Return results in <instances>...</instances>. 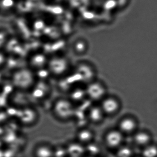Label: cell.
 <instances>
[{
	"label": "cell",
	"mask_w": 157,
	"mask_h": 157,
	"mask_svg": "<svg viewBox=\"0 0 157 157\" xmlns=\"http://www.w3.org/2000/svg\"><path fill=\"white\" fill-rule=\"evenodd\" d=\"M117 151L120 153H118L116 157H131L133 153L131 148L124 145Z\"/></svg>",
	"instance_id": "d6986e66"
},
{
	"label": "cell",
	"mask_w": 157,
	"mask_h": 157,
	"mask_svg": "<svg viewBox=\"0 0 157 157\" xmlns=\"http://www.w3.org/2000/svg\"><path fill=\"white\" fill-rule=\"evenodd\" d=\"M77 107H79L87 99L84 86L77 85L66 96Z\"/></svg>",
	"instance_id": "30bf717a"
},
{
	"label": "cell",
	"mask_w": 157,
	"mask_h": 157,
	"mask_svg": "<svg viewBox=\"0 0 157 157\" xmlns=\"http://www.w3.org/2000/svg\"><path fill=\"white\" fill-rule=\"evenodd\" d=\"M124 136L119 129L110 130L105 134L104 144L109 149L117 150L124 145Z\"/></svg>",
	"instance_id": "52a82bcc"
},
{
	"label": "cell",
	"mask_w": 157,
	"mask_h": 157,
	"mask_svg": "<svg viewBox=\"0 0 157 157\" xmlns=\"http://www.w3.org/2000/svg\"><path fill=\"white\" fill-rule=\"evenodd\" d=\"M142 157H157V145L152 143L142 149Z\"/></svg>",
	"instance_id": "ac0fdd59"
},
{
	"label": "cell",
	"mask_w": 157,
	"mask_h": 157,
	"mask_svg": "<svg viewBox=\"0 0 157 157\" xmlns=\"http://www.w3.org/2000/svg\"><path fill=\"white\" fill-rule=\"evenodd\" d=\"M87 99L97 101L102 99L105 93V90L100 83L93 81L85 86Z\"/></svg>",
	"instance_id": "9c48e42d"
},
{
	"label": "cell",
	"mask_w": 157,
	"mask_h": 157,
	"mask_svg": "<svg viewBox=\"0 0 157 157\" xmlns=\"http://www.w3.org/2000/svg\"><path fill=\"white\" fill-rule=\"evenodd\" d=\"M104 113L100 106H92L85 111L87 120L93 123H98L103 119Z\"/></svg>",
	"instance_id": "5bb4252c"
},
{
	"label": "cell",
	"mask_w": 157,
	"mask_h": 157,
	"mask_svg": "<svg viewBox=\"0 0 157 157\" xmlns=\"http://www.w3.org/2000/svg\"><path fill=\"white\" fill-rule=\"evenodd\" d=\"M132 136L134 144L142 149L153 143L152 135L146 131H137Z\"/></svg>",
	"instance_id": "8fae6325"
},
{
	"label": "cell",
	"mask_w": 157,
	"mask_h": 157,
	"mask_svg": "<svg viewBox=\"0 0 157 157\" xmlns=\"http://www.w3.org/2000/svg\"><path fill=\"white\" fill-rule=\"evenodd\" d=\"M94 136V132L86 127L79 128L77 132V142L84 146L93 143Z\"/></svg>",
	"instance_id": "4fadbf2b"
},
{
	"label": "cell",
	"mask_w": 157,
	"mask_h": 157,
	"mask_svg": "<svg viewBox=\"0 0 157 157\" xmlns=\"http://www.w3.org/2000/svg\"><path fill=\"white\" fill-rule=\"evenodd\" d=\"M100 108L104 113L112 114L118 110L119 108L118 101L113 98H108L103 100Z\"/></svg>",
	"instance_id": "e0dca14e"
},
{
	"label": "cell",
	"mask_w": 157,
	"mask_h": 157,
	"mask_svg": "<svg viewBox=\"0 0 157 157\" xmlns=\"http://www.w3.org/2000/svg\"><path fill=\"white\" fill-rule=\"evenodd\" d=\"M72 72L78 85L86 86L94 81L95 72L92 66L85 61H78L73 65Z\"/></svg>",
	"instance_id": "277c9868"
},
{
	"label": "cell",
	"mask_w": 157,
	"mask_h": 157,
	"mask_svg": "<svg viewBox=\"0 0 157 157\" xmlns=\"http://www.w3.org/2000/svg\"><path fill=\"white\" fill-rule=\"evenodd\" d=\"M88 49V44L85 40L83 38L77 39L73 42L72 50L76 56L80 57L84 55Z\"/></svg>",
	"instance_id": "9a60e30c"
},
{
	"label": "cell",
	"mask_w": 157,
	"mask_h": 157,
	"mask_svg": "<svg viewBox=\"0 0 157 157\" xmlns=\"http://www.w3.org/2000/svg\"><path fill=\"white\" fill-rule=\"evenodd\" d=\"M51 85L47 79L37 78L36 83L29 92L36 100L41 101L46 99L50 94Z\"/></svg>",
	"instance_id": "8992f818"
},
{
	"label": "cell",
	"mask_w": 157,
	"mask_h": 157,
	"mask_svg": "<svg viewBox=\"0 0 157 157\" xmlns=\"http://www.w3.org/2000/svg\"><path fill=\"white\" fill-rule=\"evenodd\" d=\"M13 0H0V9L2 11H7L13 7Z\"/></svg>",
	"instance_id": "44dd1931"
},
{
	"label": "cell",
	"mask_w": 157,
	"mask_h": 157,
	"mask_svg": "<svg viewBox=\"0 0 157 157\" xmlns=\"http://www.w3.org/2000/svg\"><path fill=\"white\" fill-rule=\"evenodd\" d=\"M53 116L57 121L66 122L74 120L77 107L65 96L57 98L51 106Z\"/></svg>",
	"instance_id": "3957f363"
},
{
	"label": "cell",
	"mask_w": 157,
	"mask_h": 157,
	"mask_svg": "<svg viewBox=\"0 0 157 157\" xmlns=\"http://www.w3.org/2000/svg\"><path fill=\"white\" fill-rule=\"evenodd\" d=\"M10 37L7 32L0 30V50H3Z\"/></svg>",
	"instance_id": "ffe728a7"
},
{
	"label": "cell",
	"mask_w": 157,
	"mask_h": 157,
	"mask_svg": "<svg viewBox=\"0 0 157 157\" xmlns=\"http://www.w3.org/2000/svg\"><path fill=\"white\" fill-rule=\"evenodd\" d=\"M118 129L124 136L133 135L137 131V123L132 118H124L120 121Z\"/></svg>",
	"instance_id": "7c38bea8"
},
{
	"label": "cell",
	"mask_w": 157,
	"mask_h": 157,
	"mask_svg": "<svg viewBox=\"0 0 157 157\" xmlns=\"http://www.w3.org/2000/svg\"><path fill=\"white\" fill-rule=\"evenodd\" d=\"M4 75L3 72L2 70H0V86L2 85L4 80Z\"/></svg>",
	"instance_id": "603a6c76"
},
{
	"label": "cell",
	"mask_w": 157,
	"mask_h": 157,
	"mask_svg": "<svg viewBox=\"0 0 157 157\" xmlns=\"http://www.w3.org/2000/svg\"><path fill=\"white\" fill-rule=\"evenodd\" d=\"M37 75L28 67H21L11 73L10 82L13 87L22 92H29L37 81Z\"/></svg>",
	"instance_id": "7a4b0ae2"
},
{
	"label": "cell",
	"mask_w": 157,
	"mask_h": 157,
	"mask_svg": "<svg viewBox=\"0 0 157 157\" xmlns=\"http://www.w3.org/2000/svg\"><path fill=\"white\" fill-rule=\"evenodd\" d=\"M73 65L70 58L64 53L49 56L46 71L49 76L57 79L72 71Z\"/></svg>",
	"instance_id": "6da1fadb"
},
{
	"label": "cell",
	"mask_w": 157,
	"mask_h": 157,
	"mask_svg": "<svg viewBox=\"0 0 157 157\" xmlns=\"http://www.w3.org/2000/svg\"><path fill=\"white\" fill-rule=\"evenodd\" d=\"M34 157H54V148L48 144H41L34 150Z\"/></svg>",
	"instance_id": "2e32d148"
},
{
	"label": "cell",
	"mask_w": 157,
	"mask_h": 157,
	"mask_svg": "<svg viewBox=\"0 0 157 157\" xmlns=\"http://www.w3.org/2000/svg\"><path fill=\"white\" fill-rule=\"evenodd\" d=\"M49 59V55L44 52H36L28 57L26 66L37 73L46 70Z\"/></svg>",
	"instance_id": "5b68a950"
},
{
	"label": "cell",
	"mask_w": 157,
	"mask_h": 157,
	"mask_svg": "<svg viewBox=\"0 0 157 157\" xmlns=\"http://www.w3.org/2000/svg\"><path fill=\"white\" fill-rule=\"evenodd\" d=\"M8 55L4 50H0V70H3L5 68L8 60Z\"/></svg>",
	"instance_id": "7402d4cb"
},
{
	"label": "cell",
	"mask_w": 157,
	"mask_h": 157,
	"mask_svg": "<svg viewBox=\"0 0 157 157\" xmlns=\"http://www.w3.org/2000/svg\"><path fill=\"white\" fill-rule=\"evenodd\" d=\"M106 157H112L111 156H106Z\"/></svg>",
	"instance_id": "cb8c5ba5"
},
{
	"label": "cell",
	"mask_w": 157,
	"mask_h": 157,
	"mask_svg": "<svg viewBox=\"0 0 157 157\" xmlns=\"http://www.w3.org/2000/svg\"><path fill=\"white\" fill-rule=\"evenodd\" d=\"M57 86L58 90L65 96L75 87L78 85L72 71L65 76L56 79Z\"/></svg>",
	"instance_id": "ba28073f"
}]
</instances>
